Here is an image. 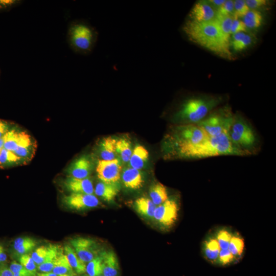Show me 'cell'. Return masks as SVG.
Wrapping results in <instances>:
<instances>
[{"label":"cell","mask_w":276,"mask_h":276,"mask_svg":"<svg viewBox=\"0 0 276 276\" xmlns=\"http://www.w3.org/2000/svg\"><path fill=\"white\" fill-rule=\"evenodd\" d=\"M183 31L192 42L206 49L221 57L233 58L230 50V38L222 32L216 19L198 22L188 19Z\"/></svg>","instance_id":"6da1fadb"},{"label":"cell","mask_w":276,"mask_h":276,"mask_svg":"<svg viewBox=\"0 0 276 276\" xmlns=\"http://www.w3.org/2000/svg\"><path fill=\"white\" fill-rule=\"evenodd\" d=\"M209 136L197 125H173L164 139L165 155L167 158H187L190 152Z\"/></svg>","instance_id":"7a4b0ae2"},{"label":"cell","mask_w":276,"mask_h":276,"mask_svg":"<svg viewBox=\"0 0 276 276\" xmlns=\"http://www.w3.org/2000/svg\"><path fill=\"white\" fill-rule=\"evenodd\" d=\"M221 96L200 95L185 99L172 116L176 124H197L223 101Z\"/></svg>","instance_id":"3957f363"},{"label":"cell","mask_w":276,"mask_h":276,"mask_svg":"<svg viewBox=\"0 0 276 276\" xmlns=\"http://www.w3.org/2000/svg\"><path fill=\"white\" fill-rule=\"evenodd\" d=\"M226 155H248L234 145L228 132L209 136L190 152L187 159L202 158Z\"/></svg>","instance_id":"277c9868"},{"label":"cell","mask_w":276,"mask_h":276,"mask_svg":"<svg viewBox=\"0 0 276 276\" xmlns=\"http://www.w3.org/2000/svg\"><path fill=\"white\" fill-rule=\"evenodd\" d=\"M228 133L234 145L248 155L258 152V135L249 122L241 114H234L233 123Z\"/></svg>","instance_id":"5b68a950"},{"label":"cell","mask_w":276,"mask_h":276,"mask_svg":"<svg viewBox=\"0 0 276 276\" xmlns=\"http://www.w3.org/2000/svg\"><path fill=\"white\" fill-rule=\"evenodd\" d=\"M98 33L88 23L82 20H74L68 25L67 40L70 48L76 53H89L97 40Z\"/></svg>","instance_id":"8992f818"},{"label":"cell","mask_w":276,"mask_h":276,"mask_svg":"<svg viewBox=\"0 0 276 276\" xmlns=\"http://www.w3.org/2000/svg\"><path fill=\"white\" fill-rule=\"evenodd\" d=\"M234 113L228 106L216 108L197 125L209 136L228 132L233 123Z\"/></svg>","instance_id":"52a82bcc"},{"label":"cell","mask_w":276,"mask_h":276,"mask_svg":"<svg viewBox=\"0 0 276 276\" xmlns=\"http://www.w3.org/2000/svg\"><path fill=\"white\" fill-rule=\"evenodd\" d=\"M70 242L78 257L85 264L98 256L103 251L97 242L90 238L76 237Z\"/></svg>","instance_id":"ba28073f"},{"label":"cell","mask_w":276,"mask_h":276,"mask_svg":"<svg viewBox=\"0 0 276 276\" xmlns=\"http://www.w3.org/2000/svg\"><path fill=\"white\" fill-rule=\"evenodd\" d=\"M178 205L174 198H168L157 205L154 211L153 219L160 225L168 228L175 222L178 217Z\"/></svg>","instance_id":"9c48e42d"},{"label":"cell","mask_w":276,"mask_h":276,"mask_svg":"<svg viewBox=\"0 0 276 276\" xmlns=\"http://www.w3.org/2000/svg\"><path fill=\"white\" fill-rule=\"evenodd\" d=\"M122 171V163L118 158L109 160L99 159L96 166L98 178L105 182H119Z\"/></svg>","instance_id":"30bf717a"},{"label":"cell","mask_w":276,"mask_h":276,"mask_svg":"<svg viewBox=\"0 0 276 276\" xmlns=\"http://www.w3.org/2000/svg\"><path fill=\"white\" fill-rule=\"evenodd\" d=\"M63 203L68 208L78 211H85L98 206L100 202L94 194L71 193L62 198Z\"/></svg>","instance_id":"8fae6325"},{"label":"cell","mask_w":276,"mask_h":276,"mask_svg":"<svg viewBox=\"0 0 276 276\" xmlns=\"http://www.w3.org/2000/svg\"><path fill=\"white\" fill-rule=\"evenodd\" d=\"M94 167L93 158L89 155H83L72 161L65 172L67 176L83 179L89 177Z\"/></svg>","instance_id":"7c38bea8"},{"label":"cell","mask_w":276,"mask_h":276,"mask_svg":"<svg viewBox=\"0 0 276 276\" xmlns=\"http://www.w3.org/2000/svg\"><path fill=\"white\" fill-rule=\"evenodd\" d=\"M189 16V19L194 21L208 22L215 19L216 11L207 1H199L193 6Z\"/></svg>","instance_id":"4fadbf2b"},{"label":"cell","mask_w":276,"mask_h":276,"mask_svg":"<svg viewBox=\"0 0 276 276\" xmlns=\"http://www.w3.org/2000/svg\"><path fill=\"white\" fill-rule=\"evenodd\" d=\"M64 188L71 193L94 194V187L90 177L78 179L67 176L63 182Z\"/></svg>","instance_id":"5bb4252c"},{"label":"cell","mask_w":276,"mask_h":276,"mask_svg":"<svg viewBox=\"0 0 276 276\" xmlns=\"http://www.w3.org/2000/svg\"><path fill=\"white\" fill-rule=\"evenodd\" d=\"M121 179L124 186L130 190H137L142 187L144 180L140 170L131 167L125 168L121 172Z\"/></svg>","instance_id":"9a60e30c"},{"label":"cell","mask_w":276,"mask_h":276,"mask_svg":"<svg viewBox=\"0 0 276 276\" xmlns=\"http://www.w3.org/2000/svg\"><path fill=\"white\" fill-rule=\"evenodd\" d=\"M120 190V182H105L99 181L94 188V193L107 202L113 201Z\"/></svg>","instance_id":"2e32d148"},{"label":"cell","mask_w":276,"mask_h":276,"mask_svg":"<svg viewBox=\"0 0 276 276\" xmlns=\"http://www.w3.org/2000/svg\"><path fill=\"white\" fill-rule=\"evenodd\" d=\"M102 257L103 276H117L119 271V265L116 255L112 250H103Z\"/></svg>","instance_id":"e0dca14e"},{"label":"cell","mask_w":276,"mask_h":276,"mask_svg":"<svg viewBox=\"0 0 276 276\" xmlns=\"http://www.w3.org/2000/svg\"><path fill=\"white\" fill-rule=\"evenodd\" d=\"M116 139L111 136L104 137L99 142L97 154L99 159L109 160L116 158Z\"/></svg>","instance_id":"ac0fdd59"},{"label":"cell","mask_w":276,"mask_h":276,"mask_svg":"<svg viewBox=\"0 0 276 276\" xmlns=\"http://www.w3.org/2000/svg\"><path fill=\"white\" fill-rule=\"evenodd\" d=\"M36 147V145L34 140L28 133L23 141L13 153L26 163L30 161L34 156Z\"/></svg>","instance_id":"d6986e66"},{"label":"cell","mask_w":276,"mask_h":276,"mask_svg":"<svg viewBox=\"0 0 276 276\" xmlns=\"http://www.w3.org/2000/svg\"><path fill=\"white\" fill-rule=\"evenodd\" d=\"M254 40V37L249 33L245 32L236 33L230 37V47L235 52H241L250 46Z\"/></svg>","instance_id":"ffe728a7"},{"label":"cell","mask_w":276,"mask_h":276,"mask_svg":"<svg viewBox=\"0 0 276 276\" xmlns=\"http://www.w3.org/2000/svg\"><path fill=\"white\" fill-rule=\"evenodd\" d=\"M156 206L150 198L146 197H139L134 202L135 211L141 216L147 219H153L154 212Z\"/></svg>","instance_id":"44dd1931"},{"label":"cell","mask_w":276,"mask_h":276,"mask_svg":"<svg viewBox=\"0 0 276 276\" xmlns=\"http://www.w3.org/2000/svg\"><path fill=\"white\" fill-rule=\"evenodd\" d=\"M149 155L148 150L144 146L136 145L128 162L130 166L139 170L142 169L149 159Z\"/></svg>","instance_id":"7402d4cb"},{"label":"cell","mask_w":276,"mask_h":276,"mask_svg":"<svg viewBox=\"0 0 276 276\" xmlns=\"http://www.w3.org/2000/svg\"><path fill=\"white\" fill-rule=\"evenodd\" d=\"M115 148L116 155L121 162L124 163H128L133 150L130 141L126 137L117 139Z\"/></svg>","instance_id":"603a6c76"},{"label":"cell","mask_w":276,"mask_h":276,"mask_svg":"<svg viewBox=\"0 0 276 276\" xmlns=\"http://www.w3.org/2000/svg\"><path fill=\"white\" fill-rule=\"evenodd\" d=\"M64 254L74 272L78 274L85 273L86 264L80 259L74 248L69 245H66L64 247Z\"/></svg>","instance_id":"cb8c5ba5"},{"label":"cell","mask_w":276,"mask_h":276,"mask_svg":"<svg viewBox=\"0 0 276 276\" xmlns=\"http://www.w3.org/2000/svg\"><path fill=\"white\" fill-rule=\"evenodd\" d=\"M149 194L150 199L156 206L162 204L169 198L166 187L159 182L154 183L151 186Z\"/></svg>","instance_id":"d4e9b609"},{"label":"cell","mask_w":276,"mask_h":276,"mask_svg":"<svg viewBox=\"0 0 276 276\" xmlns=\"http://www.w3.org/2000/svg\"><path fill=\"white\" fill-rule=\"evenodd\" d=\"M242 21L247 30H256L262 25L263 17L259 11L249 10L242 17Z\"/></svg>","instance_id":"484cf974"},{"label":"cell","mask_w":276,"mask_h":276,"mask_svg":"<svg viewBox=\"0 0 276 276\" xmlns=\"http://www.w3.org/2000/svg\"><path fill=\"white\" fill-rule=\"evenodd\" d=\"M36 245V241L28 237H19L14 240L13 247L18 255L27 254Z\"/></svg>","instance_id":"4316f807"},{"label":"cell","mask_w":276,"mask_h":276,"mask_svg":"<svg viewBox=\"0 0 276 276\" xmlns=\"http://www.w3.org/2000/svg\"><path fill=\"white\" fill-rule=\"evenodd\" d=\"M203 250L205 257L209 261H217L221 249L215 238H210L205 241Z\"/></svg>","instance_id":"83f0119b"},{"label":"cell","mask_w":276,"mask_h":276,"mask_svg":"<svg viewBox=\"0 0 276 276\" xmlns=\"http://www.w3.org/2000/svg\"><path fill=\"white\" fill-rule=\"evenodd\" d=\"M52 272L57 275L67 274L72 276L75 273L70 265L66 255L63 254H61L57 258Z\"/></svg>","instance_id":"f1b7e54d"},{"label":"cell","mask_w":276,"mask_h":276,"mask_svg":"<svg viewBox=\"0 0 276 276\" xmlns=\"http://www.w3.org/2000/svg\"><path fill=\"white\" fill-rule=\"evenodd\" d=\"M25 162L14 153L4 148L0 151V167L7 168L22 164Z\"/></svg>","instance_id":"f546056e"},{"label":"cell","mask_w":276,"mask_h":276,"mask_svg":"<svg viewBox=\"0 0 276 276\" xmlns=\"http://www.w3.org/2000/svg\"><path fill=\"white\" fill-rule=\"evenodd\" d=\"M244 248V241L240 236L238 235H232L228 249L235 258L241 256Z\"/></svg>","instance_id":"4dcf8cb0"},{"label":"cell","mask_w":276,"mask_h":276,"mask_svg":"<svg viewBox=\"0 0 276 276\" xmlns=\"http://www.w3.org/2000/svg\"><path fill=\"white\" fill-rule=\"evenodd\" d=\"M102 257L101 254L88 262L86 272L88 276H100L102 274Z\"/></svg>","instance_id":"1f68e13d"},{"label":"cell","mask_w":276,"mask_h":276,"mask_svg":"<svg viewBox=\"0 0 276 276\" xmlns=\"http://www.w3.org/2000/svg\"><path fill=\"white\" fill-rule=\"evenodd\" d=\"M232 16L217 15L216 19L218 22L223 33L227 37H231V30L233 20Z\"/></svg>","instance_id":"d6a6232c"},{"label":"cell","mask_w":276,"mask_h":276,"mask_svg":"<svg viewBox=\"0 0 276 276\" xmlns=\"http://www.w3.org/2000/svg\"><path fill=\"white\" fill-rule=\"evenodd\" d=\"M232 235L230 232L224 229L217 233L215 238L221 249L228 248Z\"/></svg>","instance_id":"836d02e7"},{"label":"cell","mask_w":276,"mask_h":276,"mask_svg":"<svg viewBox=\"0 0 276 276\" xmlns=\"http://www.w3.org/2000/svg\"><path fill=\"white\" fill-rule=\"evenodd\" d=\"M48 246H41L33 252L31 257L35 264L38 266L45 261L48 255Z\"/></svg>","instance_id":"e575fe53"},{"label":"cell","mask_w":276,"mask_h":276,"mask_svg":"<svg viewBox=\"0 0 276 276\" xmlns=\"http://www.w3.org/2000/svg\"><path fill=\"white\" fill-rule=\"evenodd\" d=\"M234 16L241 19L250 10L244 0L234 1Z\"/></svg>","instance_id":"d590c367"},{"label":"cell","mask_w":276,"mask_h":276,"mask_svg":"<svg viewBox=\"0 0 276 276\" xmlns=\"http://www.w3.org/2000/svg\"><path fill=\"white\" fill-rule=\"evenodd\" d=\"M9 269L14 276H36V274L29 271L22 265L15 261L11 263Z\"/></svg>","instance_id":"8d00e7d4"},{"label":"cell","mask_w":276,"mask_h":276,"mask_svg":"<svg viewBox=\"0 0 276 276\" xmlns=\"http://www.w3.org/2000/svg\"><path fill=\"white\" fill-rule=\"evenodd\" d=\"M216 15L234 16V1L225 0L224 4L216 10Z\"/></svg>","instance_id":"74e56055"},{"label":"cell","mask_w":276,"mask_h":276,"mask_svg":"<svg viewBox=\"0 0 276 276\" xmlns=\"http://www.w3.org/2000/svg\"><path fill=\"white\" fill-rule=\"evenodd\" d=\"M20 264L29 271L36 274L37 267L31 256L28 254L21 255L19 259Z\"/></svg>","instance_id":"f35d334b"},{"label":"cell","mask_w":276,"mask_h":276,"mask_svg":"<svg viewBox=\"0 0 276 276\" xmlns=\"http://www.w3.org/2000/svg\"><path fill=\"white\" fill-rule=\"evenodd\" d=\"M235 258L228 248L221 249L217 261L222 265H226L232 263Z\"/></svg>","instance_id":"ab89813d"},{"label":"cell","mask_w":276,"mask_h":276,"mask_svg":"<svg viewBox=\"0 0 276 276\" xmlns=\"http://www.w3.org/2000/svg\"><path fill=\"white\" fill-rule=\"evenodd\" d=\"M247 30L246 27L242 20L241 18L234 16L231 27V35L238 32H246Z\"/></svg>","instance_id":"60d3db41"},{"label":"cell","mask_w":276,"mask_h":276,"mask_svg":"<svg viewBox=\"0 0 276 276\" xmlns=\"http://www.w3.org/2000/svg\"><path fill=\"white\" fill-rule=\"evenodd\" d=\"M269 1L267 0H246L245 3L250 10H258L266 7Z\"/></svg>","instance_id":"b9f144b4"},{"label":"cell","mask_w":276,"mask_h":276,"mask_svg":"<svg viewBox=\"0 0 276 276\" xmlns=\"http://www.w3.org/2000/svg\"><path fill=\"white\" fill-rule=\"evenodd\" d=\"M22 3L19 0H0V11L8 10Z\"/></svg>","instance_id":"7bdbcfd3"},{"label":"cell","mask_w":276,"mask_h":276,"mask_svg":"<svg viewBox=\"0 0 276 276\" xmlns=\"http://www.w3.org/2000/svg\"><path fill=\"white\" fill-rule=\"evenodd\" d=\"M13 125L10 122L0 119V139L7 133L13 127Z\"/></svg>","instance_id":"ee69618b"},{"label":"cell","mask_w":276,"mask_h":276,"mask_svg":"<svg viewBox=\"0 0 276 276\" xmlns=\"http://www.w3.org/2000/svg\"><path fill=\"white\" fill-rule=\"evenodd\" d=\"M207 1L210 4V5L216 11L220 7H221L224 4V3L225 2V0H209Z\"/></svg>","instance_id":"f6af8a7d"},{"label":"cell","mask_w":276,"mask_h":276,"mask_svg":"<svg viewBox=\"0 0 276 276\" xmlns=\"http://www.w3.org/2000/svg\"><path fill=\"white\" fill-rule=\"evenodd\" d=\"M0 276H14V275L10 269L5 267L0 269Z\"/></svg>","instance_id":"bcb514c9"},{"label":"cell","mask_w":276,"mask_h":276,"mask_svg":"<svg viewBox=\"0 0 276 276\" xmlns=\"http://www.w3.org/2000/svg\"><path fill=\"white\" fill-rule=\"evenodd\" d=\"M6 259L7 256L4 251L3 247L0 245V262L5 261Z\"/></svg>","instance_id":"7dc6e473"},{"label":"cell","mask_w":276,"mask_h":276,"mask_svg":"<svg viewBox=\"0 0 276 276\" xmlns=\"http://www.w3.org/2000/svg\"><path fill=\"white\" fill-rule=\"evenodd\" d=\"M36 276H58V275L53 272H49L37 273Z\"/></svg>","instance_id":"c3c4849f"},{"label":"cell","mask_w":276,"mask_h":276,"mask_svg":"<svg viewBox=\"0 0 276 276\" xmlns=\"http://www.w3.org/2000/svg\"><path fill=\"white\" fill-rule=\"evenodd\" d=\"M3 137L0 139V151L3 148V145H4V139H3Z\"/></svg>","instance_id":"681fc988"},{"label":"cell","mask_w":276,"mask_h":276,"mask_svg":"<svg viewBox=\"0 0 276 276\" xmlns=\"http://www.w3.org/2000/svg\"><path fill=\"white\" fill-rule=\"evenodd\" d=\"M58 276H72V275L70 274H64L58 275Z\"/></svg>","instance_id":"f907efd6"},{"label":"cell","mask_w":276,"mask_h":276,"mask_svg":"<svg viewBox=\"0 0 276 276\" xmlns=\"http://www.w3.org/2000/svg\"><path fill=\"white\" fill-rule=\"evenodd\" d=\"M83 276H88V275H83Z\"/></svg>","instance_id":"816d5d0a"},{"label":"cell","mask_w":276,"mask_h":276,"mask_svg":"<svg viewBox=\"0 0 276 276\" xmlns=\"http://www.w3.org/2000/svg\"><path fill=\"white\" fill-rule=\"evenodd\" d=\"M100 276H103V275H101Z\"/></svg>","instance_id":"f5cc1de1"}]
</instances>
